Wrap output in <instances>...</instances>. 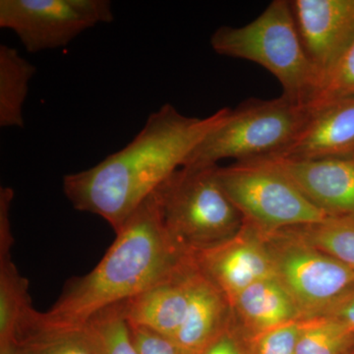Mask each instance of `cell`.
I'll return each instance as SVG.
<instances>
[{"label":"cell","mask_w":354,"mask_h":354,"mask_svg":"<svg viewBox=\"0 0 354 354\" xmlns=\"http://www.w3.org/2000/svg\"><path fill=\"white\" fill-rule=\"evenodd\" d=\"M262 160L283 172L326 215L354 221V152L312 160Z\"/></svg>","instance_id":"11"},{"label":"cell","mask_w":354,"mask_h":354,"mask_svg":"<svg viewBox=\"0 0 354 354\" xmlns=\"http://www.w3.org/2000/svg\"><path fill=\"white\" fill-rule=\"evenodd\" d=\"M194 270L192 262L171 279L121 304L127 322L172 339L187 312Z\"/></svg>","instance_id":"13"},{"label":"cell","mask_w":354,"mask_h":354,"mask_svg":"<svg viewBox=\"0 0 354 354\" xmlns=\"http://www.w3.org/2000/svg\"><path fill=\"white\" fill-rule=\"evenodd\" d=\"M225 194L244 221L260 232H279L329 220L290 179L267 160H254L216 167Z\"/></svg>","instance_id":"6"},{"label":"cell","mask_w":354,"mask_h":354,"mask_svg":"<svg viewBox=\"0 0 354 354\" xmlns=\"http://www.w3.org/2000/svg\"><path fill=\"white\" fill-rule=\"evenodd\" d=\"M23 354H94L82 329H27L18 335Z\"/></svg>","instance_id":"21"},{"label":"cell","mask_w":354,"mask_h":354,"mask_svg":"<svg viewBox=\"0 0 354 354\" xmlns=\"http://www.w3.org/2000/svg\"><path fill=\"white\" fill-rule=\"evenodd\" d=\"M232 310L223 292L195 265L190 299L180 329L172 337L180 354H202L227 327Z\"/></svg>","instance_id":"15"},{"label":"cell","mask_w":354,"mask_h":354,"mask_svg":"<svg viewBox=\"0 0 354 354\" xmlns=\"http://www.w3.org/2000/svg\"><path fill=\"white\" fill-rule=\"evenodd\" d=\"M305 318L290 321L248 341L249 354H297Z\"/></svg>","instance_id":"23"},{"label":"cell","mask_w":354,"mask_h":354,"mask_svg":"<svg viewBox=\"0 0 354 354\" xmlns=\"http://www.w3.org/2000/svg\"><path fill=\"white\" fill-rule=\"evenodd\" d=\"M228 111L225 108L207 118H191L165 104L124 148L95 167L65 176V196L77 211L108 221L116 234L147 198L185 165Z\"/></svg>","instance_id":"1"},{"label":"cell","mask_w":354,"mask_h":354,"mask_svg":"<svg viewBox=\"0 0 354 354\" xmlns=\"http://www.w3.org/2000/svg\"><path fill=\"white\" fill-rule=\"evenodd\" d=\"M351 354H354V353H351Z\"/></svg>","instance_id":"28"},{"label":"cell","mask_w":354,"mask_h":354,"mask_svg":"<svg viewBox=\"0 0 354 354\" xmlns=\"http://www.w3.org/2000/svg\"><path fill=\"white\" fill-rule=\"evenodd\" d=\"M193 261L223 292L228 304L248 286L277 278L264 234L247 223L232 239L196 254Z\"/></svg>","instance_id":"9"},{"label":"cell","mask_w":354,"mask_h":354,"mask_svg":"<svg viewBox=\"0 0 354 354\" xmlns=\"http://www.w3.org/2000/svg\"><path fill=\"white\" fill-rule=\"evenodd\" d=\"M81 329L94 354H138L121 304L92 317Z\"/></svg>","instance_id":"18"},{"label":"cell","mask_w":354,"mask_h":354,"mask_svg":"<svg viewBox=\"0 0 354 354\" xmlns=\"http://www.w3.org/2000/svg\"><path fill=\"white\" fill-rule=\"evenodd\" d=\"M307 108L308 115L297 137L271 158L312 160L354 152V97Z\"/></svg>","instance_id":"12"},{"label":"cell","mask_w":354,"mask_h":354,"mask_svg":"<svg viewBox=\"0 0 354 354\" xmlns=\"http://www.w3.org/2000/svg\"><path fill=\"white\" fill-rule=\"evenodd\" d=\"M316 317H326L354 330V288Z\"/></svg>","instance_id":"26"},{"label":"cell","mask_w":354,"mask_h":354,"mask_svg":"<svg viewBox=\"0 0 354 354\" xmlns=\"http://www.w3.org/2000/svg\"><path fill=\"white\" fill-rule=\"evenodd\" d=\"M14 192L11 188L0 189V346L17 342L21 328L32 312L29 281L11 257L13 245L10 209Z\"/></svg>","instance_id":"14"},{"label":"cell","mask_w":354,"mask_h":354,"mask_svg":"<svg viewBox=\"0 0 354 354\" xmlns=\"http://www.w3.org/2000/svg\"><path fill=\"white\" fill-rule=\"evenodd\" d=\"M128 326L133 344L138 354H180L176 344L169 337L146 328L129 324Z\"/></svg>","instance_id":"24"},{"label":"cell","mask_w":354,"mask_h":354,"mask_svg":"<svg viewBox=\"0 0 354 354\" xmlns=\"http://www.w3.org/2000/svg\"><path fill=\"white\" fill-rule=\"evenodd\" d=\"M209 43L218 55L264 67L291 101L307 106L322 85L304 50L288 0H274L249 24L218 28Z\"/></svg>","instance_id":"3"},{"label":"cell","mask_w":354,"mask_h":354,"mask_svg":"<svg viewBox=\"0 0 354 354\" xmlns=\"http://www.w3.org/2000/svg\"><path fill=\"white\" fill-rule=\"evenodd\" d=\"M354 353V330L344 324L326 318H305L297 354H351Z\"/></svg>","instance_id":"19"},{"label":"cell","mask_w":354,"mask_h":354,"mask_svg":"<svg viewBox=\"0 0 354 354\" xmlns=\"http://www.w3.org/2000/svg\"><path fill=\"white\" fill-rule=\"evenodd\" d=\"M36 71L16 48L0 46V127H24L23 106Z\"/></svg>","instance_id":"17"},{"label":"cell","mask_w":354,"mask_h":354,"mask_svg":"<svg viewBox=\"0 0 354 354\" xmlns=\"http://www.w3.org/2000/svg\"><path fill=\"white\" fill-rule=\"evenodd\" d=\"M192 263L167 236L153 193L130 216L94 269L67 281L55 304L23 327L81 329L92 317L176 276Z\"/></svg>","instance_id":"2"},{"label":"cell","mask_w":354,"mask_h":354,"mask_svg":"<svg viewBox=\"0 0 354 354\" xmlns=\"http://www.w3.org/2000/svg\"><path fill=\"white\" fill-rule=\"evenodd\" d=\"M202 354H249L248 341L232 315L230 322Z\"/></svg>","instance_id":"25"},{"label":"cell","mask_w":354,"mask_h":354,"mask_svg":"<svg viewBox=\"0 0 354 354\" xmlns=\"http://www.w3.org/2000/svg\"><path fill=\"white\" fill-rule=\"evenodd\" d=\"M290 4L304 50L323 83L354 41V0H291Z\"/></svg>","instance_id":"10"},{"label":"cell","mask_w":354,"mask_h":354,"mask_svg":"<svg viewBox=\"0 0 354 354\" xmlns=\"http://www.w3.org/2000/svg\"><path fill=\"white\" fill-rule=\"evenodd\" d=\"M0 354H23L17 342L15 344L0 346Z\"/></svg>","instance_id":"27"},{"label":"cell","mask_w":354,"mask_h":354,"mask_svg":"<svg viewBox=\"0 0 354 354\" xmlns=\"http://www.w3.org/2000/svg\"><path fill=\"white\" fill-rule=\"evenodd\" d=\"M232 315L247 341L263 333L304 318L297 302L278 278L248 286L230 304Z\"/></svg>","instance_id":"16"},{"label":"cell","mask_w":354,"mask_h":354,"mask_svg":"<svg viewBox=\"0 0 354 354\" xmlns=\"http://www.w3.org/2000/svg\"><path fill=\"white\" fill-rule=\"evenodd\" d=\"M351 97H354V41L324 79L315 97L307 106L311 108Z\"/></svg>","instance_id":"22"},{"label":"cell","mask_w":354,"mask_h":354,"mask_svg":"<svg viewBox=\"0 0 354 354\" xmlns=\"http://www.w3.org/2000/svg\"><path fill=\"white\" fill-rule=\"evenodd\" d=\"M216 167H181L153 192L167 236L191 259L232 239L245 223L221 187Z\"/></svg>","instance_id":"4"},{"label":"cell","mask_w":354,"mask_h":354,"mask_svg":"<svg viewBox=\"0 0 354 354\" xmlns=\"http://www.w3.org/2000/svg\"><path fill=\"white\" fill-rule=\"evenodd\" d=\"M307 115V106L283 95L272 100H247L230 109L184 167H214L225 158L242 162L274 157L290 145Z\"/></svg>","instance_id":"5"},{"label":"cell","mask_w":354,"mask_h":354,"mask_svg":"<svg viewBox=\"0 0 354 354\" xmlns=\"http://www.w3.org/2000/svg\"><path fill=\"white\" fill-rule=\"evenodd\" d=\"M264 234L277 278L304 318H312L354 288V271L290 230Z\"/></svg>","instance_id":"7"},{"label":"cell","mask_w":354,"mask_h":354,"mask_svg":"<svg viewBox=\"0 0 354 354\" xmlns=\"http://www.w3.org/2000/svg\"><path fill=\"white\" fill-rule=\"evenodd\" d=\"M354 271V221L329 218L316 225L286 228Z\"/></svg>","instance_id":"20"},{"label":"cell","mask_w":354,"mask_h":354,"mask_svg":"<svg viewBox=\"0 0 354 354\" xmlns=\"http://www.w3.org/2000/svg\"><path fill=\"white\" fill-rule=\"evenodd\" d=\"M113 19L108 0H0V27L15 32L32 53L64 48Z\"/></svg>","instance_id":"8"}]
</instances>
